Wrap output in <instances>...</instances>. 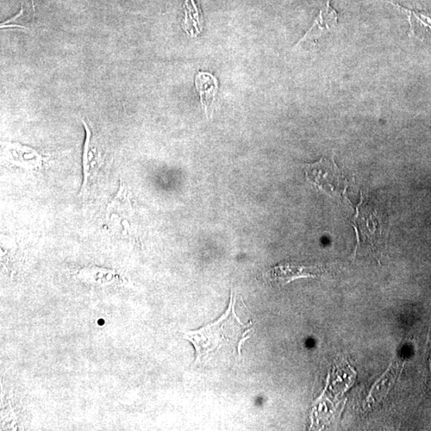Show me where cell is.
Here are the masks:
<instances>
[{"mask_svg": "<svg viewBox=\"0 0 431 431\" xmlns=\"http://www.w3.org/2000/svg\"><path fill=\"white\" fill-rule=\"evenodd\" d=\"M253 323H243L236 314V297L231 292L229 308L218 320L187 332L184 337L195 348V364L228 361L241 357V347L252 332Z\"/></svg>", "mask_w": 431, "mask_h": 431, "instance_id": "6da1fadb", "label": "cell"}, {"mask_svg": "<svg viewBox=\"0 0 431 431\" xmlns=\"http://www.w3.org/2000/svg\"><path fill=\"white\" fill-rule=\"evenodd\" d=\"M304 168L306 178L318 190L336 199L345 196L348 183L333 161L322 158Z\"/></svg>", "mask_w": 431, "mask_h": 431, "instance_id": "7a4b0ae2", "label": "cell"}, {"mask_svg": "<svg viewBox=\"0 0 431 431\" xmlns=\"http://www.w3.org/2000/svg\"><path fill=\"white\" fill-rule=\"evenodd\" d=\"M324 273L318 266L279 265L266 272V277L272 284L285 285L299 278H317Z\"/></svg>", "mask_w": 431, "mask_h": 431, "instance_id": "3957f363", "label": "cell"}, {"mask_svg": "<svg viewBox=\"0 0 431 431\" xmlns=\"http://www.w3.org/2000/svg\"><path fill=\"white\" fill-rule=\"evenodd\" d=\"M195 85L206 116L209 118V110L215 102L218 91L217 80L212 74L199 72L195 78Z\"/></svg>", "mask_w": 431, "mask_h": 431, "instance_id": "277c9868", "label": "cell"}, {"mask_svg": "<svg viewBox=\"0 0 431 431\" xmlns=\"http://www.w3.org/2000/svg\"><path fill=\"white\" fill-rule=\"evenodd\" d=\"M336 23V11L331 7L328 0L326 8L321 10L320 16L317 17L314 24L312 25L310 30L305 34L303 38L298 42L297 46L306 41L318 39V37L322 36L332 29Z\"/></svg>", "mask_w": 431, "mask_h": 431, "instance_id": "5b68a950", "label": "cell"}, {"mask_svg": "<svg viewBox=\"0 0 431 431\" xmlns=\"http://www.w3.org/2000/svg\"><path fill=\"white\" fill-rule=\"evenodd\" d=\"M84 125V127L86 130V140L84 148V154H83V170H84V184L82 185V188H81V192L85 191L87 180H88L89 176V165H88V149H89V144L91 139V131L87 127L86 122L83 121Z\"/></svg>", "mask_w": 431, "mask_h": 431, "instance_id": "8992f818", "label": "cell"}, {"mask_svg": "<svg viewBox=\"0 0 431 431\" xmlns=\"http://www.w3.org/2000/svg\"><path fill=\"white\" fill-rule=\"evenodd\" d=\"M126 198H127V190L126 187L123 185V183L120 182V190L117 191V195L113 199L111 200L108 209L112 208H120L125 206L126 207Z\"/></svg>", "mask_w": 431, "mask_h": 431, "instance_id": "52a82bcc", "label": "cell"}]
</instances>
